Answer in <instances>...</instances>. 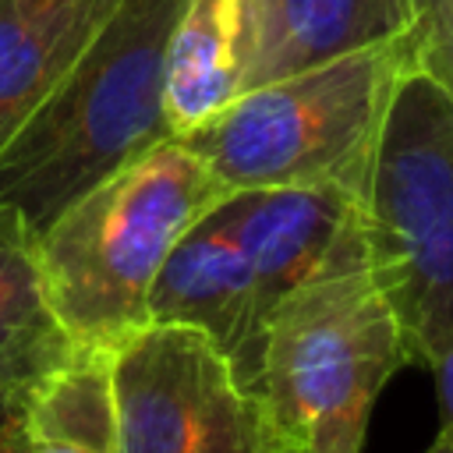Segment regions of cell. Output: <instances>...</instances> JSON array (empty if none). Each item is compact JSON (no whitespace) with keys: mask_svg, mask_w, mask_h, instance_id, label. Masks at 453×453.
<instances>
[{"mask_svg":"<svg viewBox=\"0 0 453 453\" xmlns=\"http://www.w3.org/2000/svg\"><path fill=\"white\" fill-rule=\"evenodd\" d=\"M188 0H120L78 64L0 149V205L42 234L71 202L173 138L166 46Z\"/></svg>","mask_w":453,"mask_h":453,"instance_id":"1","label":"cell"},{"mask_svg":"<svg viewBox=\"0 0 453 453\" xmlns=\"http://www.w3.org/2000/svg\"><path fill=\"white\" fill-rule=\"evenodd\" d=\"M226 195L180 138H166L71 202L39 234L46 297L67 336L110 350L142 329L173 244Z\"/></svg>","mask_w":453,"mask_h":453,"instance_id":"2","label":"cell"},{"mask_svg":"<svg viewBox=\"0 0 453 453\" xmlns=\"http://www.w3.org/2000/svg\"><path fill=\"white\" fill-rule=\"evenodd\" d=\"M403 365L411 350L357 230L273 304L255 393L283 453H361L372 407Z\"/></svg>","mask_w":453,"mask_h":453,"instance_id":"3","label":"cell"},{"mask_svg":"<svg viewBox=\"0 0 453 453\" xmlns=\"http://www.w3.org/2000/svg\"><path fill=\"white\" fill-rule=\"evenodd\" d=\"M411 32L244 88L180 142L226 191L343 188L361 198Z\"/></svg>","mask_w":453,"mask_h":453,"instance_id":"4","label":"cell"},{"mask_svg":"<svg viewBox=\"0 0 453 453\" xmlns=\"http://www.w3.org/2000/svg\"><path fill=\"white\" fill-rule=\"evenodd\" d=\"M368 269L414 365L453 343V99L411 57L357 198Z\"/></svg>","mask_w":453,"mask_h":453,"instance_id":"5","label":"cell"},{"mask_svg":"<svg viewBox=\"0 0 453 453\" xmlns=\"http://www.w3.org/2000/svg\"><path fill=\"white\" fill-rule=\"evenodd\" d=\"M117 453H283L255 389L195 326L145 322L110 347Z\"/></svg>","mask_w":453,"mask_h":453,"instance_id":"6","label":"cell"},{"mask_svg":"<svg viewBox=\"0 0 453 453\" xmlns=\"http://www.w3.org/2000/svg\"><path fill=\"white\" fill-rule=\"evenodd\" d=\"M265 319L269 304L244 251L216 209L205 212L163 262L149 294V322L202 329L230 357L241 382L255 389Z\"/></svg>","mask_w":453,"mask_h":453,"instance_id":"7","label":"cell"},{"mask_svg":"<svg viewBox=\"0 0 453 453\" xmlns=\"http://www.w3.org/2000/svg\"><path fill=\"white\" fill-rule=\"evenodd\" d=\"M216 216L244 251L269 311L361 230L357 195L343 188L230 191Z\"/></svg>","mask_w":453,"mask_h":453,"instance_id":"8","label":"cell"},{"mask_svg":"<svg viewBox=\"0 0 453 453\" xmlns=\"http://www.w3.org/2000/svg\"><path fill=\"white\" fill-rule=\"evenodd\" d=\"M120 0H0V149L78 64Z\"/></svg>","mask_w":453,"mask_h":453,"instance_id":"9","label":"cell"},{"mask_svg":"<svg viewBox=\"0 0 453 453\" xmlns=\"http://www.w3.org/2000/svg\"><path fill=\"white\" fill-rule=\"evenodd\" d=\"M251 71V0H188L166 46L163 110L173 138L191 134L244 88Z\"/></svg>","mask_w":453,"mask_h":453,"instance_id":"10","label":"cell"},{"mask_svg":"<svg viewBox=\"0 0 453 453\" xmlns=\"http://www.w3.org/2000/svg\"><path fill=\"white\" fill-rule=\"evenodd\" d=\"M411 32V0H251L248 88Z\"/></svg>","mask_w":453,"mask_h":453,"instance_id":"11","label":"cell"},{"mask_svg":"<svg viewBox=\"0 0 453 453\" xmlns=\"http://www.w3.org/2000/svg\"><path fill=\"white\" fill-rule=\"evenodd\" d=\"M74 350L78 343L46 297L39 234L0 205V400L25 411L32 393Z\"/></svg>","mask_w":453,"mask_h":453,"instance_id":"12","label":"cell"},{"mask_svg":"<svg viewBox=\"0 0 453 453\" xmlns=\"http://www.w3.org/2000/svg\"><path fill=\"white\" fill-rule=\"evenodd\" d=\"M25 435L46 453H117L110 350L78 347L21 411Z\"/></svg>","mask_w":453,"mask_h":453,"instance_id":"13","label":"cell"},{"mask_svg":"<svg viewBox=\"0 0 453 453\" xmlns=\"http://www.w3.org/2000/svg\"><path fill=\"white\" fill-rule=\"evenodd\" d=\"M411 57L453 99V0H411Z\"/></svg>","mask_w":453,"mask_h":453,"instance_id":"14","label":"cell"},{"mask_svg":"<svg viewBox=\"0 0 453 453\" xmlns=\"http://www.w3.org/2000/svg\"><path fill=\"white\" fill-rule=\"evenodd\" d=\"M432 375H435V400H439V418H442V428L439 435L446 442H453V343L442 347L432 361H428Z\"/></svg>","mask_w":453,"mask_h":453,"instance_id":"15","label":"cell"},{"mask_svg":"<svg viewBox=\"0 0 453 453\" xmlns=\"http://www.w3.org/2000/svg\"><path fill=\"white\" fill-rule=\"evenodd\" d=\"M425 453H453V442H446L442 435H435V442H432Z\"/></svg>","mask_w":453,"mask_h":453,"instance_id":"16","label":"cell"}]
</instances>
